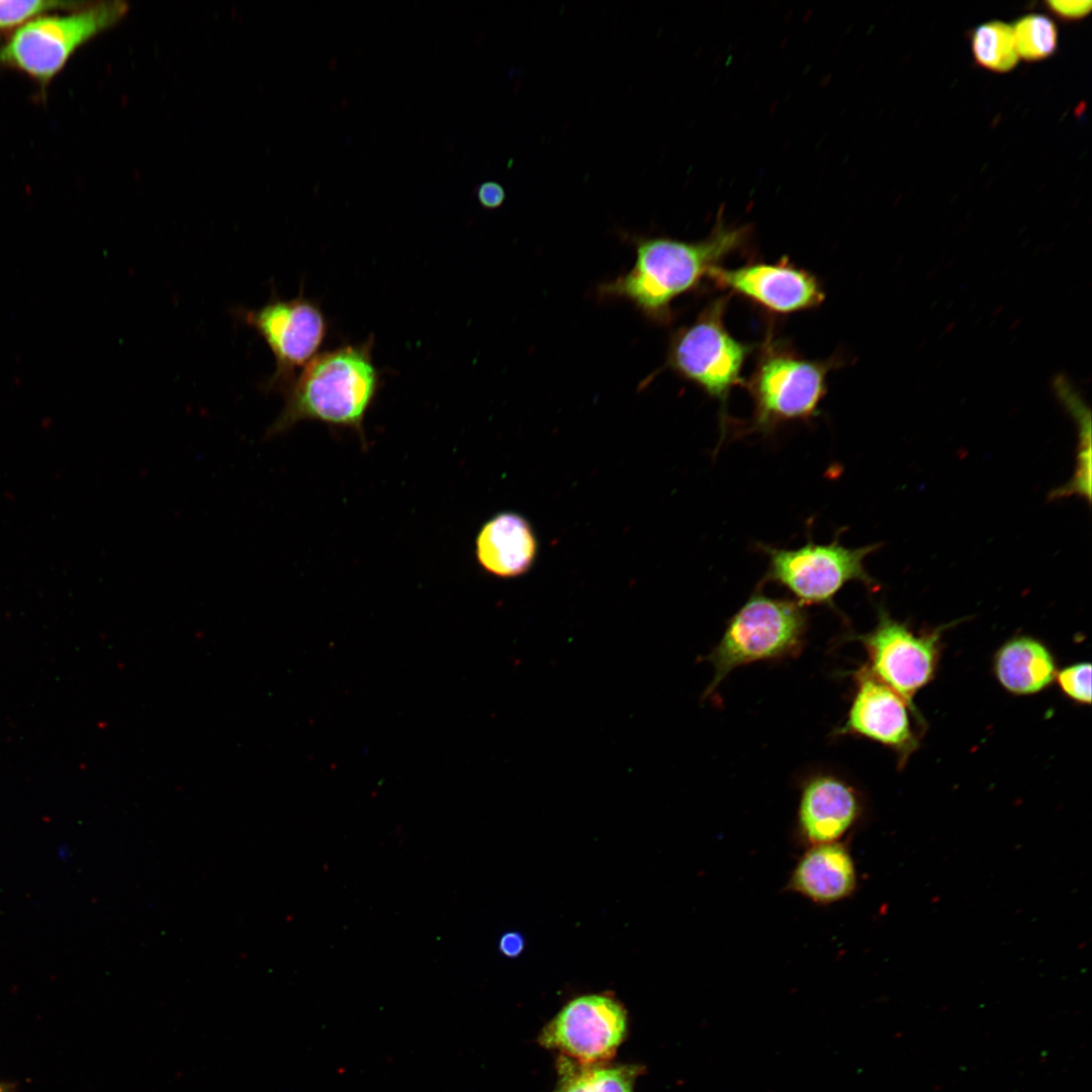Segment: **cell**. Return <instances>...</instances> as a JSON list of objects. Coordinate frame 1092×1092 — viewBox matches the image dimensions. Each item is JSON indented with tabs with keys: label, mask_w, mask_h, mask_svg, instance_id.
<instances>
[{
	"label": "cell",
	"mask_w": 1092,
	"mask_h": 1092,
	"mask_svg": "<svg viewBox=\"0 0 1092 1092\" xmlns=\"http://www.w3.org/2000/svg\"><path fill=\"white\" fill-rule=\"evenodd\" d=\"M1061 690L1072 700L1081 704L1091 703V665L1076 663L1056 674Z\"/></svg>",
	"instance_id": "cell-22"
},
{
	"label": "cell",
	"mask_w": 1092,
	"mask_h": 1092,
	"mask_svg": "<svg viewBox=\"0 0 1092 1092\" xmlns=\"http://www.w3.org/2000/svg\"><path fill=\"white\" fill-rule=\"evenodd\" d=\"M711 234L698 242L665 237L637 239L632 269L604 284L601 292L633 302L654 321L670 320V304L694 289L728 255L739 250L749 236L748 226L727 225L721 216Z\"/></svg>",
	"instance_id": "cell-2"
},
{
	"label": "cell",
	"mask_w": 1092,
	"mask_h": 1092,
	"mask_svg": "<svg viewBox=\"0 0 1092 1092\" xmlns=\"http://www.w3.org/2000/svg\"><path fill=\"white\" fill-rule=\"evenodd\" d=\"M373 338L317 354L281 392L283 410L265 438L284 434L304 421L351 430L364 449L366 415L380 386L373 357Z\"/></svg>",
	"instance_id": "cell-1"
},
{
	"label": "cell",
	"mask_w": 1092,
	"mask_h": 1092,
	"mask_svg": "<svg viewBox=\"0 0 1092 1092\" xmlns=\"http://www.w3.org/2000/svg\"><path fill=\"white\" fill-rule=\"evenodd\" d=\"M856 882L853 859L836 841L811 845L796 863L789 888L814 903L831 904L849 897Z\"/></svg>",
	"instance_id": "cell-15"
},
{
	"label": "cell",
	"mask_w": 1092,
	"mask_h": 1092,
	"mask_svg": "<svg viewBox=\"0 0 1092 1092\" xmlns=\"http://www.w3.org/2000/svg\"><path fill=\"white\" fill-rule=\"evenodd\" d=\"M707 278L719 288L741 295L777 313L814 308L825 299L816 276L787 259L774 264L752 263L735 269L717 266Z\"/></svg>",
	"instance_id": "cell-11"
},
{
	"label": "cell",
	"mask_w": 1092,
	"mask_h": 1092,
	"mask_svg": "<svg viewBox=\"0 0 1092 1092\" xmlns=\"http://www.w3.org/2000/svg\"><path fill=\"white\" fill-rule=\"evenodd\" d=\"M1051 13L1067 21H1075L1087 16L1092 9V2L1087 0L1063 1L1050 0L1045 2Z\"/></svg>",
	"instance_id": "cell-23"
},
{
	"label": "cell",
	"mask_w": 1092,
	"mask_h": 1092,
	"mask_svg": "<svg viewBox=\"0 0 1092 1092\" xmlns=\"http://www.w3.org/2000/svg\"><path fill=\"white\" fill-rule=\"evenodd\" d=\"M807 625V614L797 601L753 594L728 621L720 642L707 657L714 675L705 697L736 667L799 654Z\"/></svg>",
	"instance_id": "cell-4"
},
{
	"label": "cell",
	"mask_w": 1092,
	"mask_h": 1092,
	"mask_svg": "<svg viewBox=\"0 0 1092 1092\" xmlns=\"http://www.w3.org/2000/svg\"><path fill=\"white\" fill-rule=\"evenodd\" d=\"M726 305L727 297H720L706 306L693 324L673 335L667 354L674 372L723 406L732 388L744 383L741 372L752 349L725 328Z\"/></svg>",
	"instance_id": "cell-6"
},
{
	"label": "cell",
	"mask_w": 1092,
	"mask_h": 1092,
	"mask_svg": "<svg viewBox=\"0 0 1092 1092\" xmlns=\"http://www.w3.org/2000/svg\"><path fill=\"white\" fill-rule=\"evenodd\" d=\"M475 194L479 204L488 210L500 207L507 198L504 186L492 180L481 182L476 187Z\"/></svg>",
	"instance_id": "cell-24"
},
{
	"label": "cell",
	"mask_w": 1092,
	"mask_h": 1092,
	"mask_svg": "<svg viewBox=\"0 0 1092 1092\" xmlns=\"http://www.w3.org/2000/svg\"><path fill=\"white\" fill-rule=\"evenodd\" d=\"M971 47L976 63L995 73H1007L1018 63L1012 28L993 20L978 25L971 33Z\"/></svg>",
	"instance_id": "cell-18"
},
{
	"label": "cell",
	"mask_w": 1092,
	"mask_h": 1092,
	"mask_svg": "<svg viewBox=\"0 0 1092 1092\" xmlns=\"http://www.w3.org/2000/svg\"><path fill=\"white\" fill-rule=\"evenodd\" d=\"M235 315L252 328L271 350L276 368L262 388L282 392L316 355L328 322L321 306L300 293L292 299L275 294L260 308H237Z\"/></svg>",
	"instance_id": "cell-8"
},
{
	"label": "cell",
	"mask_w": 1092,
	"mask_h": 1092,
	"mask_svg": "<svg viewBox=\"0 0 1092 1092\" xmlns=\"http://www.w3.org/2000/svg\"><path fill=\"white\" fill-rule=\"evenodd\" d=\"M881 544L847 548L838 541L829 544L807 542L796 549L761 545L768 558L763 581L776 582L796 598L800 605L833 606L845 583L858 580L874 586L875 580L864 569V558Z\"/></svg>",
	"instance_id": "cell-7"
},
{
	"label": "cell",
	"mask_w": 1092,
	"mask_h": 1092,
	"mask_svg": "<svg viewBox=\"0 0 1092 1092\" xmlns=\"http://www.w3.org/2000/svg\"><path fill=\"white\" fill-rule=\"evenodd\" d=\"M1011 28L1017 56L1024 61L1044 60L1057 50L1058 29L1048 16L1028 14L1017 19Z\"/></svg>",
	"instance_id": "cell-20"
},
{
	"label": "cell",
	"mask_w": 1092,
	"mask_h": 1092,
	"mask_svg": "<svg viewBox=\"0 0 1092 1092\" xmlns=\"http://www.w3.org/2000/svg\"><path fill=\"white\" fill-rule=\"evenodd\" d=\"M474 552L485 573L513 578L525 574L533 566L538 543L531 524L523 516L504 512L481 526Z\"/></svg>",
	"instance_id": "cell-14"
},
{
	"label": "cell",
	"mask_w": 1092,
	"mask_h": 1092,
	"mask_svg": "<svg viewBox=\"0 0 1092 1092\" xmlns=\"http://www.w3.org/2000/svg\"><path fill=\"white\" fill-rule=\"evenodd\" d=\"M834 364L807 359L782 342L767 341L744 381L754 404L752 428L768 432L780 424L816 416Z\"/></svg>",
	"instance_id": "cell-5"
},
{
	"label": "cell",
	"mask_w": 1092,
	"mask_h": 1092,
	"mask_svg": "<svg viewBox=\"0 0 1092 1092\" xmlns=\"http://www.w3.org/2000/svg\"><path fill=\"white\" fill-rule=\"evenodd\" d=\"M1061 396H1063L1065 404L1069 407L1074 418L1079 425V447L1077 452V465L1075 474L1064 485L1055 488L1050 493V499H1057L1076 494L1085 497L1088 502L1091 499V422L1090 412L1082 403V400L1075 396L1073 392L1068 389L1067 385H1060Z\"/></svg>",
	"instance_id": "cell-19"
},
{
	"label": "cell",
	"mask_w": 1092,
	"mask_h": 1092,
	"mask_svg": "<svg viewBox=\"0 0 1092 1092\" xmlns=\"http://www.w3.org/2000/svg\"><path fill=\"white\" fill-rule=\"evenodd\" d=\"M525 947V939L518 931H509L502 935L498 942L499 951L508 958H517Z\"/></svg>",
	"instance_id": "cell-25"
},
{
	"label": "cell",
	"mask_w": 1092,
	"mask_h": 1092,
	"mask_svg": "<svg viewBox=\"0 0 1092 1092\" xmlns=\"http://www.w3.org/2000/svg\"><path fill=\"white\" fill-rule=\"evenodd\" d=\"M85 2L0 0V30L18 28L29 20L49 12L75 9Z\"/></svg>",
	"instance_id": "cell-21"
},
{
	"label": "cell",
	"mask_w": 1092,
	"mask_h": 1092,
	"mask_svg": "<svg viewBox=\"0 0 1092 1092\" xmlns=\"http://www.w3.org/2000/svg\"><path fill=\"white\" fill-rule=\"evenodd\" d=\"M855 694L843 725L835 735L862 736L895 750L902 758L914 751L917 739L910 713L918 715L898 693L880 680L868 666L854 672Z\"/></svg>",
	"instance_id": "cell-12"
},
{
	"label": "cell",
	"mask_w": 1092,
	"mask_h": 1092,
	"mask_svg": "<svg viewBox=\"0 0 1092 1092\" xmlns=\"http://www.w3.org/2000/svg\"><path fill=\"white\" fill-rule=\"evenodd\" d=\"M860 802L854 789L831 775H816L802 786L797 814L801 836L810 845L838 841L856 822Z\"/></svg>",
	"instance_id": "cell-13"
},
{
	"label": "cell",
	"mask_w": 1092,
	"mask_h": 1092,
	"mask_svg": "<svg viewBox=\"0 0 1092 1092\" xmlns=\"http://www.w3.org/2000/svg\"><path fill=\"white\" fill-rule=\"evenodd\" d=\"M878 615L874 630L852 639L864 646L871 672L914 707L913 697L935 672L941 630L917 634L883 608Z\"/></svg>",
	"instance_id": "cell-9"
},
{
	"label": "cell",
	"mask_w": 1092,
	"mask_h": 1092,
	"mask_svg": "<svg viewBox=\"0 0 1092 1092\" xmlns=\"http://www.w3.org/2000/svg\"><path fill=\"white\" fill-rule=\"evenodd\" d=\"M994 671L998 681L1014 695H1032L1056 678V663L1040 641L1019 636L1007 641L996 653Z\"/></svg>",
	"instance_id": "cell-16"
},
{
	"label": "cell",
	"mask_w": 1092,
	"mask_h": 1092,
	"mask_svg": "<svg viewBox=\"0 0 1092 1092\" xmlns=\"http://www.w3.org/2000/svg\"><path fill=\"white\" fill-rule=\"evenodd\" d=\"M627 1026L626 1012L610 997L586 995L570 1001L543 1029L539 1041L583 1064L614 1055Z\"/></svg>",
	"instance_id": "cell-10"
},
{
	"label": "cell",
	"mask_w": 1092,
	"mask_h": 1092,
	"mask_svg": "<svg viewBox=\"0 0 1092 1092\" xmlns=\"http://www.w3.org/2000/svg\"><path fill=\"white\" fill-rule=\"evenodd\" d=\"M561 1079L554 1092H632L635 1067H601L561 1061Z\"/></svg>",
	"instance_id": "cell-17"
},
{
	"label": "cell",
	"mask_w": 1092,
	"mask_h": 1092,
	"mask_svg": "<svg viewBox=\"0 0 1092 1092\" xmlns=\"http://www.w3.org/2000/svg\"><path fill=\"white\" fill-rule=\"evenodd\" d=\"M122 2L85 3L64 14H42L0 46V67L24 73L46 90L73 54L125 12Z\"/></svg>",
	"instance_id": "cell-3"
}]
</instances>
